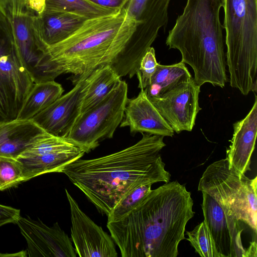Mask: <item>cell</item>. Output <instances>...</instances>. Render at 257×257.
Instances as JSON below:
<instances>
[{"label": "cell", "mask_w": 257, "mask_h": 257, "mask_svg": "<svg viewBox=\"0 0 257 257\" xmlns=\"http://www.w3.org/2000/svg\"><path fill=\"white\" fill-rule=\"evenodd\" d=\"M191 193L178 181L151 190L127 215L107 227L122 257H177L194 215Z\"/></svg>", "instance_id": "1"}, {"label": "cell", "mask_w": 257, "mask_h": 257, "mask_svg": "<svg viewBox=\"0 0 257 257\" xmlns=\"http://www.w3.org/2000/svg\"><path fill=\"white\" fill-rule=\"evenodd\" d=\"M163 136L143 133L135 144L103 157L77 159L61 173L85 195L102 214L112 208L130 190L142 185L170 180L160 152Z\"/></svg>", "instance_id": "2"}, {"label": "cell", "mask_w": 257, "mask_h": 257, "mask_svg": "<svg viewBox=\"0 0 257 257\" xmlns=\"http://www.w3.org/2000/svg\"><path fill=\"white\" fill-rule=\"evenodd\" d=\"M137 25L124 8L112 15L85 20L66 39L45 47L50 80L70 73L75 85L103 66H110L120 78H132L139 68L126 49Z\"/></svg>", "instance_id": "3"}, {"label": "cell", "mask_w": 257, "mask_h": 257, "mask_svg": "<svg viewBox=\"0 0 257 257\" xmlns=\"http://www.w3.org/2000/svg\"><path fill=\"white\" fill-rule=\"evenodd\" d=\"M221 0H187L169 31L166 44L178 50L181 62L192 68L195 83L224 87L227 82Z\"/></svg>", "instance_id": "4"}, {"label": "cell", "mask_w": 257, "mask_h": 257, "mask_svg": "<svg viewBox=\"0 0 257 257\" xmlns=\"http://www.w3.org/2000/svg\"><path fill=\"white\" fill-rule=\"evenodd\" d=\"M230 86L244 95L257 83V0H221Z\"/></svg>", "instance_id": "5"}, {"label": "cell", "mask_w": 257, "mask_h": 257, "mask_svg": "<svg viewBox=\"0 0 257 257\" xmlns=\"http://www.w3.org/2000/svg\"><path fill=\"white\" fill-rule=\"evenodd\" d=\"M257 177L250 179L221 159L209 165L199 180L198 190L211 196L225 213L242 221L256 233Z\"/></svg>", "instance_id": "6"}, {"label": "cell", "mask_w": 257, "mask_h": 257, "mask_svg": "<svg viewBox=\"0 0 257 257\" xmlns=\"http://www.w3.org/2000/svg\"><path fill=\"white\" fill-rule=\"evenodd\" d=\"M127 89L121 80L102 100L79 114L65 138L86 153L102 141L112 138L123 117Z\"/></svg>", "instance_id": "7"}, {"label": "cell", "mask_w": 257, "mask_h": 257, "mask_svg": "<svg viewBox=\"0 0 257 257\" xmlns=\"http://www.w3.org/2000/svg\"><path fill=\"white\" fill-rule=\"evenodd\" d=\"M84 150L67 138L45 132L16 159L23 172L24 182L39 175L61 173L70 163L80 159Z\"/></svg>", "instance_id": "8"}, {"label": "cell", "mask_w": 257, "mask_h": 257, "mask_svg": "<svg viewBox=\"0 0 257 257\" xmlns=\"http://www.w3.org/2000/svg\"><path fill=\"white\" fill-rule=\"evenodd\" d=\"M200 86L192 77L158 97L149 98L174 132H190L197 115Z\"/></svg>", "instance_id": "9"}, {"label": "cell", "mask_w": 257, "mask_h": 257, "mask_svg": "<svg viewBox=\"0 0 257 257\" xmlns=\"http://www.w3.org/2000/svg\"><path fill=\"white\" fill-rule=\"evenodd\" d=\"M71 214V238L80 257H116L115 243L111 235L93 222L65 190Z\"/></svg>", "instance_id": "10"}, {"label": "cell", "mask_w": 257, "mask_h": 257, "mask_svg": "<svg viewBox=\"0 0 257 257\" xmlns=\"http://www.w3.org/2000/svg\"><path fill=\"white\" fill-rule=\"evenodd\" d=\"M35 14L25 10L7 16L23 63L34 83L50 81L45 48L34 26Z\"/></svg>", "instance_id": "11"}, {"label": "cell", "mask_w": 257, "mask_h": 257, "mask_svg": "<svg viewBox=\"0 0 257 257\" xmlns=\"http://www.w3.org/2000/svg\"><path fill=\"white\" fill-rule=\"evenodd\" d=\"M202 193L204 221L221 257H249L247 248L242 243L243 229L239 221L227 215L209 194Z\"/></svg>", "instance_id": "12"}, {"label": "cell", "mask_w": 257, "mask_h": 257, "mask_svg": "<svg viewBox=\"0 0 257 257\" xmlns=\"http://www.w3.org/2000/svg\"><path fill=\"white\" fill-rule=\"evenodd\" d=\"M16 223L27 241L29 256H76L71 239L58 222L49 226L40 220L20 216Z\"/></svg>", "instance_id": "13"}, {"label": "cell", "mask_w": 257, "mask_h": 257, "mask_svg": "<svg viewBox=\"0 0 257 257\" xmlns=\"http://www.w3.org/2000/svg\"><path fill=\"white\" fill-rule=\"evenodd\" d=\"M87 78L80 80L71 90L62 95L31 119L46 133L65 138L80 113Z\"/></svg>", "instance_id": "14"}, {"label": "cell", "mask_w": 257, "mask_h": 257, "mask_svg": "<svg viewBox=\"0 0 257 257\" xmlns=\"http://www.w3.org/2000/svg\"><path fill=\"white\" fill-rule=\"evenodd\" d=\"M120 127H128L132 134L146 133L172 137L174 132L141 88L137 96L127 98Z\"/></svg>", "instance_id": "15"}, {"label": "cell", "mask_w": 257, "mask_h": 257, "mask_svg": "<svg viewBox=\"0 0 257 257\" xmlns=\"http://www.w3.org/2000/svg\"><path fill=\"white\" fill-rule=\"evenodd\" d=\"M231 144L226 159L230 167L241 174L250 170L251 156L254 151L257 134V97L251 109L242 119L233 123Z\"/></svg>", "instance_id": "16"}, {"label": "cell", "mask_w": 257, "mask_h": 257, "mask_svg": "<svg viewBox=\"0 0 257 257\" xmlns=\"http://www.w3.org/2000/svg\"><path fill=\"white\" fill-rule=\"evenodd\" d=\"M45 132L32 119L0 121V157L16 159Z\"/></svg>", "instance_id": "17"}, {"label": "cell", "mask_w": 257, "mask_h": 257, "mask_svg": "<svg viewBox=\"0 0 257 257\" xmlns=\"http://www.w3.org/2000/svg\"><path fill=\"white\" fill-rule=\"evenodd\" d=\"M86 18L71 13L46 12L35 15L34 26L44 47L68 38L83 24Z\"/></svg>", "instance_id": "18"}, {"label": "cell", "mask_w": 257, "mask_h": 257, "mask_svg": "<svg viewBox=\"0 0 257 257\" xmlns=\"http://www.w3.org/2000/svg\"><path fill=\"white\" fill-rule=\"evenodd\" d=\"M120 77L109 66L100 67L87 78L80 104V113L105 97L119 83Z\"/></svg>", "instance_id": "19"}, {"label": "cell", "mask_w": 257, "mask_h": 257, "mask_svg": "<svg viewBox=\"0 0 257 257\" xmlns=\"http://www.w3.org/2000/svg\"><path fill=\"white\" fill-rule=\"evenodd\" d=\"M64 91L54 80L34 83L23 103L18 119H31L59 98Z\"/></svg>", "instance_id": "20"}, {"label": "cell", "mask_w": 257, "mask_h": 257, "mask_svg": "<svg viewBox=\"0 0 257 257\" xmlns=\"http://www.w3.org/2000/svg\"><path fill=\"white\" fill-rule=\"evenodd\" d=\"M191 78L185 63L181 61L169 65L158 63L150 84L144 89L148 98L158 97Z\"/></svg>", "instance_id": "21"}, {"label": "cell", "mask_w": 257, "mask_h": 257, "mask_svg": "<svg viewBox=\"0 0 257 257\" xmlns=\"http://www.w3.org/2000/svg\"><path fill=\"white\" fill-rule=\"evenodd\" d=\"M119 11L87 0H46L44 12L71 13L90 19L112 15Z\"/></svg>", "instance_id": "22"}, {"label": "cell", "mask_w": 257, "mask_h": 257, "mask_svg": "<svg viewBox=\"0 0 257 257\" xmlns=\"http://www.w3.org/2000/svg\"><path fill=\"white\" fill-rule=\"evenodd\" d=\"M187 239L202 257H221L218 253L209 229L203 221L192 230L186 231Z\"/></svg>", "instance_id": "23"}, {"label": "cell", "mask_w": 257, "mask_h": 257, "mask_svg": "<svg viewBox=\"0 0 257 257\" xmlns=\"http://www.w3.org/2000/svg\"><path fill=\"white\" fill-rule=\"evenodd\" d=\"M152 185H142L124 194L110 212L107 221H116L127 215L151 191Z\"/></svg>", "instance_id": "24"}, {"label": "cell", "mask_w": 257, "mask_h": 257, "mask_svg": "<svg viewBox=\"0 0 257 257\" xmlns=\"http://www.w3.org/2000/svg\"><path fill=\"white\" fill-rule=\"evenodd\" d=\"M23 182L22 170L16 159L0 157V191Z\"/></svg>", "instance_id": "25"}, {"label": "cell", "mask_w": 257, "mask_h": 257, "mask_svg": "<svg viewBox=\"0 0 257 257\" xmlns=\"http://www.w3.org/2000/svg\"><path fill=\"white\" fill-rule=\"evenodd\" d=\"M158 63L156 58L155 51L151 47L143 57L137 76L139 80V87L145 89L151 82Z\"/></svg>", "instance_id": "26"}, {"label": "cell", "mask_w": 257, "mask_h": 257, "mask_svg": "<svg viewBox=\"0 0 257 257\" xmlns=\"http://www.w3.org/2000/svg\"><path fill=\"white\" fill-rule=\"evenodd\" d=\"M26 0H0V9L7 15H18L25 10Z\"/></svg>", "instance_id": "27"}, {"label": "cell", "mask_w": 257, "mask_h": 257, "mask_svg": "<svg viewBox=\"0 0 257 257\" xmlns=\"http://www.w3.org/2000/svg\"><path fill=\"white\" fill-rule=\"evenodd\" d=\"M20 216V209L0 204V226L9 223H16Z\"/></svg>", "instance_id": "28"}, {"label": "cell", "mask_w": 257, "mask_h": 257, "mask_svg": "<svg viewBox=\"0 0 257 257\" xmlns=\"http://www.w3.org/2000/svg\"><path fill=\"white\" fill-rule=\"evenodd\" d=\"M103 7L120 10L124 8L130 0H87Z\"/></svg>", "instance_id": "29"}, {"label": "cell", "mask_w": 257, "mask_h": 257, "mask_svg": "<svg viewBox=\"0 0 257 257\" xmlns=\"http://www.w3.org/2000/svg\"><path fill=\"white\" fill-rule=\"evenodd\" d=\"M46 0H26L25 10L36 15L42 14L45 10Z\"/></svg>", "instance_id": "30"}]
</instances>
